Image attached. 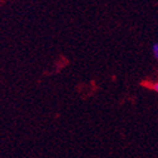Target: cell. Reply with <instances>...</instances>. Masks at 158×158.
<instances>
[{
  "instance_id": "cell-2",
  "label": "cell",
  "mask_w": 158,
  "mask_h": 158,
  "mask_svg": "<svg viewBox=\"0 0 158 158\" xmlns=\"http://www.w3.org/2000/svg\"><path fill=\"white\" fill-rule=\"evenodd\" d=\"M152 89H154L155 92H157V93H158V81H157V82H155V84L152 85Z\"/></svg>"
},
{
  "instance_id": "cell-1",
  "label": "cell",
  "mask_w": 158,
  "mask_h": 158,
  "mask_svg": "<svg viewBox=\"0 0 158 158\" xmlns=\"http://www.w3.org/2000/svg\"><path fill=\"white\" fill-rule=\"evenodd\" d=\"M152 51V54H154V58L158 61V43H154Z\"/></svg>"
}]
</instances>
